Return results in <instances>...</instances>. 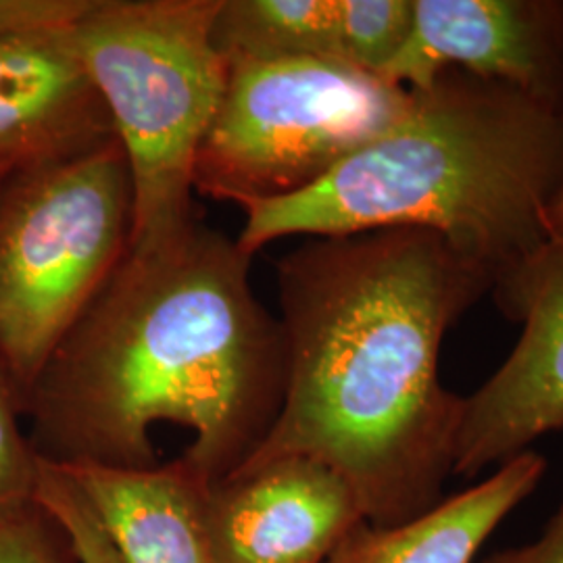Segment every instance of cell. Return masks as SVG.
<instances>
[{"mask_svg":"<svg viewBox=\"0 0 563 563\" xmlns=\"http://www.w3.org/2000/svg\"><path fill=\"white\" fill-rule=\"evenodd\" d=\"M218 9L220 0H88L76 21L132 174L130 249L167 241L197 218L195 163L228 80L213 42Z\"/></svg>","mask_w":563,"mask_h":563,"instance_id":"cell-4","label":"cell"},{"mask_svg":"<svg viewBox=\"0 0 563 563\" xmlns=\"http://www.w3.org/2000/svg\"><path fill=\"white\" fill-rule=\"evenodd\" d=\"M225 60V92L197 155L195 190L239 207L313 186L411 104L407 88L344 60Z\"/></svg>","mask_w":563,"mask_h":563,"instance_id":"cell-6","label":"cell"},{"mask_svg":"<svg viewBox=\"0 0 563 563\" xmlns=\"http://www.w3.org/2000/svg\"><path fill=\"white\" fill-rule=\"evenodd\" d=\"M0 34V176L65 162L118 141L101 92L81 59L76 21Z\"/></svg>","mask_w":563,"mask_h":563,"instance_id":"cell-10","label":"cell"},{"mask_svg":"<svg viewBox=\"0 0 563 563\" xmlns=\"http://www.w3.org/2000/svg\"><path fill=\"white\" fill-rule=\"evenodd\" d=\"M276 282L284 397L242 463H322L372 526L434 507L463 413L462 395L441 383V346L493 278L437 232L386 228L307 239L276 263Z\"/></svg>","mask_w":563,"mask_h":563,"instance_id":"cell-1","label":"cell"},{"mask_svg":"<svg viewBox=\"0 0 563 563\" xmlns=\"http://www.w3.org/2000/svg\"><path fill=\"white\" fill-rule=\"evenodd\" d=\"M483 563H563V501L534 541L497 551Z\"/></svg>","mask_w":563,"mask_h":563,"instance_id":"cell-18","label":"cell"},{"mask_svg":"<svg viewBox=\"0 0 563 563\" xmlns=\"http://www.w3.org/2000/svg\"><path fill=\"white\" fill-rule=\"evenodd\" d=\"M2 180H4V178H2V176H0V184H2Z\"/></svg>","mask_w":563,"mask_h":563,"instance_id":"cell-22","label":"cell"},{"mask_svg":"<svg viewBox=\"0 0 563 563\" xmlns=\"http://www.w3.org/2000/svg\"><path fill=\"white\" fill-rule=\"evenodd\" d=\"M132 230L134 186L120 141L0 184V365L25 405L125 257Z\"/></svg>","mask_w":563,"mask_h":563,"instance_id":"cell-5","label":"cell"},{"mask_svg":"<svg viewBox=\"0 0 563 563\" xmlns=\"http://www.w3.org/2000/svg\"><path fill=\"white\" fill-rule=\"evenodd\" d=\"M544 236L551 244H563V186L544 209Z\"/></svg>","mask_w":563,"mask_h":563,"instance_id":"cell-20","label":"cell"},{"mask_svg":"<svg viewBox=\"0 0 563 563\" xmlns=\"http://www.w3.org/2000/svg\"><path fill=\"white\" fill-rule=\"evenodd\" d=\"M213 42L223 59H336V0H220Z\"/></svg>","mask_w":563,"mask_h":563,"instance_id":"cell-13","label":"cell"},{"mask_svg":"<svg viewBox=\"0 0 563 563\" xmlns=\"http://www.w3.org/2000/svg\"><path fill=\"white\" fill-rule=\"evenodd\" d=\"M0 563H78L74 547L55 518L36 505L0 523Z\"/></svg>","mask_w":563,"mask_h":563,"instance_id":"cell-17","label":"cell"},{"mask_svg":"<svg viewBox=\"0 0 563 563\" xmlns=\"http://www.w3.org/2000/svg\"><path fill=\"white\" fill-rule=\"evenodd\" d=\"M239 242L195 218L176 236L128 249L30 390L27 439L63 467L159 465L155 423L192 434L181 455L222 481L278 418L286 349L249 280Z\"/></svg>","mask_w":563,"mask_h":563,"instance_id":"cell-2","label":"cell"},{"mask_svg":"<svg viewBox=\"0 0 563 563\" xmlns=\"http://www.w3.org/2000/svg\"><path fill=\"white\" fill-rule=\"evenodd\" d=\"M560 120H562V123H563V107H562V111H560Z\"/></svg>","mask_w":563,"mask_h":563,"instance_id":"cell-21","label":"cell"},{"mask_svg":"<svg viewBox=\"0 0 563 563\" xmlns=\"http://www.w3.org/2000/svg\"><path fill=\"white\" fill-rule=\"evenodd\" d=\"M490 295L522 332L504 365L463 397L453 465L463 478L563 430V244H543Z\"/></svg>","mask_w":563,"mask_h":563,"instance_id":"cell-7","label":"cell"},{"mask_svg":"<svg viewBox=\"0 0 563 563\" xmlns=\"http://www.w3.org/2000/svg\"><path fill=\"white\" fill-rule=\"evenodd\" d=\"M409 92L401 120L322 180L242 205V253L288 236L422 228L481 265L495 290L547 244L544 209L563 186L560 113L463 71Z\"/></svg>","mask_w":563,"mask_h":563,"instance_id":"cell-3","label":"cell"},{"mask_svg":"<svg viewBox=\"0 0 563 563\" xmlns=\"http://www.w3.org/2000/svg\"><path fill=\"white\" fill-rule=\"evenodd\" d=\"M63 470L95 505L123 563H216L205 522L209 484L181 457L148 470Z\"/></svg>","mask_w":563,"mask_h":563,"instance_id":"cell-11","label":"cell"},{"mask_svg":"<svg viewBox=\"0 0 563 563\" xmlns=\"http://www.w3.org/2000/svg\"><path fill=\"white\" fill-rule=\"evenodd\" d=\"M36 504L65 530L78 563H123L95 505L59 465L41 460Z\"/></svg>","mask_w":563,"mask_h":563,"instance_id":"cell-16","label":"cell"},{"mask_svg":"<svg viewBox=\"0 0 563 563\" xmlns=\"http://www.w3.org/2000/svg\"><path fill=\"white\" fill-rule=\"evenodd\" d=\"M38 18L34 0H0V34L25 27Z\"/></svg>","mask_w":563,"mask_h":563,"instance_id":"cell-19","label":"cell"},{"mask_svg":"<svg viewBox=\"0 0 563 563\" xmlns=\"http://www.w3.org/2000/svg\"><path fill=\"white\" fill-rule=\"evenodd\" d=\"M416 0H336L341 60L383 78L411 34Z\"/></svg>","mask_w":563,"mask_h":563,"instance_id":"cell-14","label":"cell"},{"mask_svg":"<svg viewBox=\"0 0 563 563\" xmlns=\"http://www.w3.org/2000/svg\"><path fill=\"white\" fill-rule=\"evenodd\" d=\"M444 71L499 81L560 113L562 0H416L411 34L383 80L423 90Z\"/></svg>","mask_w":563,"mask_h":563,"instance_id":"cell-8","label":"cell"},{"mask_svg":"<svg viewBox=\"0 0 563 563\" xmlns=\"http://www.w3.org/2000/svg\"><path fill=\"white\" fill-rule=\"evenodd\" d=\"M544 472L547 460L530 449L407 522L362 523L323 563H474L497 528L534 495Z\"/></svg>","mask_w":563,"mask_h":563,"instance_id":"cell-12","label":"cell"},{"mask_svg":"<svg viewBox=\"0 0 563 563\" xmlns=\"http://www.w3.org/2000/svg\"><path fill=\"white\" fill-rule=\"evenodd\" d=\"M25 402L0 365V523L11 522L36 507L41 457L21 428Z\"/></svg>","mask_w":563,"mask_h":563,"instance_id":"cell-15","label":"cell"},{"mask_svg":"<svg viewBox=\"0 0 563 563\" xmlns=\"http://www.w3.org/2000/svg\"><path fill=\"white\" fill-rule=\"evenodd\" d=\"M205 522L216 563H323L365 516L336 472L278 457L211 484Z\"/></svg>","mask_w":563,"mask_h":563,"instance_id":"cell-9","label":"cell"}]
</instances>
